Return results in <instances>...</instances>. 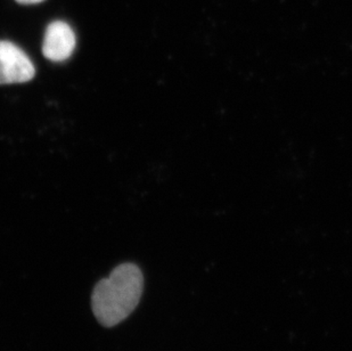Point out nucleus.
<instances>
[{"instance_id": "f257e3e1", "label": "nucleus", "mask_w": 352, "mask_h": 351, "mask_svg": "<svg viewBox=\"0 0 352 351\" xmlns=\"http://www.w3.org/2000/svg\"><path fill=\"white\" fill-rule=\"evenodd\" d=\"M144 288L143 273L133 264L118 266L94 288L91 306L97 321L112 328L136 309Z\"/></svg>"}, {"instance_id": "f03ea898", "label": "nucleus", "mask_w": 352, "mask_h": 351, "mask_svg": "<svg viewBox=\"0 0 352 351\" xmlns=\"http://www.w3.org/2000/svg\"><path fill=\"white\" fill-rule=\"evenodd\" d=\"M34 62L15 43L0 40V85L23 83L34 79Z\"/></svg>"}, {"instance_id": "7ed1b4c3", "label": "nucleus", "mask_w": 352, "mask_h": 351, "mask_svg": "<svg viewBox=\"0 0 352 351\" xmlns=\"http://www.w3.org/2000/svg\"><path fill=\"white\" fill-rule=\"evenodd\" d=\"M76 43L72 28L63 21H54L47 27L43 36V56L52 62L67 61L74 54Z\"/></svg>"}, {"instance_id": "20e7f679", "label": "nucleus", "mask_w": 352, "mask_h": 351, "mask_svg": "<svg viewBox=\"0 0 352 351\" xmlns=\"http://www.w3.org/2000/svg\"><path fill=\"white\" fill-rule=\"evenodd\" d=\"M19 3H23V5H34V3H43L45 0H15Z\"/></svg>"}]
</instances>
